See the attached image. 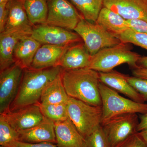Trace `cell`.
I'll return each mask as SVG.
<instances>
[{
  "label": "cell",
  "mask_w": 147,
  "mask_h": 147,
  "mask_svg": "<svg viewBox=\"0 0 147 147\" xmlns=\"http://www.w3.org/2000/svg\"><path fill=\"white\" fill-rule=\"evenodd\" d=\"M18 132L0 114V145L8 146L11 143L18 141Z\"/></svg>",
  "instance_id": "obj_26"
},
{
  "label": "cell",
  "mask_w": 147,
  "mask_h": 147,
  "mask_svg": "<svg viewBox=\"0 0 147 147\" xmlns=\"http://www.w3.org/2000/svg\"><path fill=\"white\" fill-rule=\"evenodd\" d=\"M10 0H0V3H8Z\"/></svg>",
  "instance_id": "obj_38"
},
{
  "label": "cell",
  "mask_w": 147,
  "mask_h": 147,
  "mask_svg": "<svg viewBox=\"0 0 147 147\" xmlns=\"http://www.w3.org/2000/svg\"><path fill=\"white\" fill-rule=\"evenodd\" d=\"M57 144L61 147H86L85 139L69 119L55 122Z\"/></svg>",
  "instance_id": "obj_17"
},
{
  "label": "cell",
  "mask_w": 147,
  "mask_h": 147,
  "mask_svg": "<svg viewBox=\"0 0 147 147\" xmlns=\"http://www.w3.org/2000/svg\"><path fill=\"white\" fill-rule=\"evenodd\" d=\"M92 57L84 43L74 44L66 51L59 66L65 70L87 68Z\"/></svg>",
  "instance_id": "obj_18"
},
{
  "label": "cell",
  "mask_w": 147,
  "mask_h": 147,
  "mask_svg": "<svg viewBox=\"0 0 147 147\" xmlns=\"http://www.w3.org/2000/svg\"><path fill=\"white\" fill-rule=\"evenodd\" d=\"M100 82L127 96L136 102L145 103L143 96L130 85L125 78V75L115 71L99 72Z\"/></svg>",
  "instance_id": "obj_16"
},
{
  "label": "cell",
  "mask_w": 147,
  "mask_h": 147,
  "mask_svg": "<svg viewBox=\"0 0 147 147\" xmlns=\"http://www.w3.org/2000/svg\"><path fill=\"white\" fill-rule=\"evenodd\" d=\"M125 78L134 89L143 96L145 101H147V79H141L126 75Z\"/></svg>",
  "instance_id": "obj_29"
},
{
  "label": "cell",
  "mask_w": 147,
  "mask_h": 147,
  "mask_svg": "<svg viewBox=\"0 0 147 147\" xmlns=\"http://www.w3.org/2000/svg\"><path fill=\"white\" fill-rule=\"evenodd\" d=\"M24 5L32 26L46 24L48 13L46 0H24Z\"/></svg>",
  "instance_id": "obj_23"
},
{
  "label": "cell",
  "mask_w": 147,
  "mask_h": 147,
  "mask_svg": "<svg viewBox=\"0 0 147 147\" xmlns=\"http://www.w3.org/2000/svg\"><path fill=\"white\" fill-rule=\"evenodd\" d=\"M138 65H139V66L147 68V56L141 57L138 61Z\"/></svg>",
  "instance_id": "obj_36"
},
{
  "label": "cell",
  "mask_w": 147,
  "mask_h": 147,
  "mask_svg": "<svg viewBox=\"0 0 147 147\" xmlns=\"http://www.w3.org/2000/svg\"><path fill=\"white\" fill-rule=\"evenodd\" d=\"M9 147H61L57 144L50 142H43V143H25L20 142V141H15L11 143L9 145Z\"/></svg>",
  "instance_id": "obj_31"
},
{
  "label": "cell",
  "mask_w": 147,
  "mask_h": 147,
  "mask_svg": "<svg viewBox=\"0 0 147 147\" xmlns=\"http://www.w3.org/2000/svg\"><path fill=\"white\" fill-rule=\"evenodd\" d=\"M127 21L130 28L147 34V22L141 20H131Z\"/></svg>",
  "instance_id": "obj_32"
},
{
  "label": "cell",
  "mask_w": 147,
  "mask_h": 147,
  "mask_svg": "<svg viewBox=\"0 0 147 147\" xmlns=\"http://www.w3.org/2000/svg\"><path fill=\"white\" fill-rule=\"evenodd\" d=\"M141 136L144 139L145 141L147 143V129L139 132Z\"/></svg>",
  "instance_id": "obj_37"
},
{
  "label": "cell",
  "mask_w": 147,
  "mask_h": 147,
  "mask_svg": "<svg viewBox=\"0 0 147 147\" xmlns=\"http://www.w3.org/2000/svg\"><path fill=\"white\" fill-rule=\"evenodd\" d=\"M70 46L41 45L37 51L30 68L40 69L59 66L63 56Z\"/></svg>",
  "instance_id": "obj_13"
},
{
  "label": "cell",
  "mask_w": 147,
  "mask_h": 147,
  "mask_svg": "<svg viewBox=\"0 0 147 147\" xmlns=\"http://www.w3.org/2000/svg\"><path fill=\"white\" fill-rule=\"evenodd\" d=\"M82 39L90 55L93 56L100 50L121 42L117 36L96 23L83 18L74 30Z\"/></svg>",
  "instance_id": "obj_6"
},
{
  "label": "cell",
  "mask_w": 147,
  "mask_h": 147,
  "mask_svg": "<svg viewBox=\"0 0 147 147\" xmlns=\"http://www.w3.org/2000/svg\"><path fill=\"white\" fill-rule=\"evenodd\" d=\"M75 8L81 12L85 20L95 23L101 9L104 0H69Z\"/></svg>",
  "instance_id": "obj_24"
},
{
  "label": "cell",
  "mask_w": 147,
  "mask_h": 147,
  "mask_svg": "<svg viewBox=\"0 0 147 147\" xmlns=\"http://www.w3.org/2000/svg\"><path fill=\"white\" fill-rule=\"evenodd\" d=\"M67 106L69 119L84 139L101 125L102 107L70 97Z\"/></svg>",
  "instance_id": "obj_5"
},
{
  "label": "cell",
  "mask_w": 147,
  "mask_h": 147,
  "mask_svg": "<svg viewBox=\"0 0 147 147\" xmlns=\"http://www.w3.org/2000/svg\"><path fill=\"white\" fill-rule=\"evenodd\" d=\"M24 69L16 63L1 71L0 114L7 113L18 93Z\"/></svg>",
  "instance_id": "obj_9"
},
{
  "label": "cell",
  "mask_w": 147,
  "mask_h": 147,
  "mask_svg": "<svg viewBox=\"0 0 147 147\" xmlns=\"http://www.w3.org/2000/svg\"><path fill=\"white\" fill-rule=\"evenodd\" d=\"M103 5L127 21L147 22V0H104Z\"/></svg>",
  "instance_id": "obj_12"
},
{
  "label": "cell",
  "mask_w": 147,
  "mask_h": 147,
  "mask_svg": "<svg viewBox=\"0 0 147 147\" xmlns=\"http://www.w3.org/2000/svg\"><path fill=\"white\" fill-rule=\"evenodd\" d=\"M18 132V141L20 142L31 144L50 142L57 144L55 122L45 117L37 125Z\"/></svg>",
  "instance_id": "obj_15"
},
{
  "label": "cell",
  "mask_w": 147,
  "mask_h": 147,
  "mask_svg": "<svg viewBox=\"0 0 147 147\" xmlns=\"http://www.w3.org/2000/svg\"><path fill=\"white\" fill-rule=\"evenodd\" d=\"M146 129H147V112L141 117L137 127V131L141 132Z\"/></svg>",
  "instance_id": "obj_35"
},
{
  "label": "cell",
  "mask_w": 147,
  "mask_h": 147,
  "mask_svg": "<svg viewBox=\"0 0 147 147\" xmlns=\"http://www.w3.org/2000/svg\"><path fill=\"white\" fill-rule=\"evenodd\" d=\"M115 147H147V143L137 132Z\"/></svg>",
  "instance_id": "obj_30"
},
{
  "label": "cell",
  "mask_w": 147,
  "mask_h": 147,
  "mask_svg": "<svg viewBox=\"0 0 147 147\" xmlns=\"http://www.w3.org/2000/svg\"><path fill=\"white\" fill-rule=\"evenodd\" d=\"M85 139L86 147H111L101 125Z\"/></svg>",
  "instance_id": "obj_28"
},
{
  "label": "cell",
  "mask_w": 147,
  "mask_h": 147,
  "mask_svg": "<svg viewBox=\"0 0 147 147\" xmlns=\"http://www.w3.org/2000/svg\"><path fill=\"white\" fill-rule=\"evenodd\" d=\"M63 71L60 66L42 69H24L18 93L9 111H15L39 102L45 87Z\"/></svg>",
  "instance_id": "obj_2"
},
{
  "label": "cell",
  "mask_w": 147,
  "mask_h": 147,
  "mask_svg": "<svg viewBox=\"0 0 147 147\" xmlns=\"http://www.w3.org/2000/svg\"><path fill=\"white\" fill-rule=\"evenodd\" d=\"M117 36L121 42L134 44L147 51L146 34L136 31L129 28Z\"/></svg>",
  "instance_id": "obj_27"
},
{
  "label": "cell",
  "mask_w": 147,
  "mask_h": 147,
  "mask_svg": "<svg viewBox=\"0 0 147 147\" xmlns=\"http://www.w3.org/2000/svg\"><path fill=\"white\" fill-rule=\"evenodd\" d=\"M139 121L137 114L114 117L101 124L111 147H115L138 132Z\"/></svg>",
  "instance_id": "obj_7"
},
{
  "label": "cell",
  "mask_w": 147,
  "mask_h": 147,
  "mask_svg": "<svg viewBox=\"0 0 147 147\" xmlns=\"http://www.w3.org/2000/svg\"><path fill=\"white\" fill-rule=\"evenodd\" d=\"M40 111L44 117L54 122L68 119L67 104H47L38 102Z\"/></svg>",
  "instance_id": "obj_25"
},
{
  "label": "cell",
  "mask_w": 147,
  "mask_h": 147,
  "mask_svg": "<svg viewBox=\"0 0 147 147\" xmlns=\"http://www.w3.org/2000/svg\"><path fill=\"white\" fill-rule=\"evenodd\" d=\"M132 74L133 76L137 78L147 79V68L138 66L133 69Z\"/></svg>",
  "instance_id": "obj_34"
},
{
  "label": "cell",
  "mask_w": 147,
  "mask_h": 147,
  "mask_svg": "<svg viewBox=\"0 0 147 147\" xmlns=\"http://www.w3.org/2000/svg\"><path fill=\"white\" fill-rule=\"evenodd\" d=\"M7 3H0V32L4 31L7 18L8 8Z\"/></svg>",
  "instance_id": "obj_33"
},
{
  "label": "cell",
  "mask_w": 147,
  "mask_h": 147,
  "mask_svg": "<svg viewBox=\"0 0 147 147\" xmlns=\"http://www.w3.org/2000/svg\"><path fill=\"white\" fill-rule=\"evenodd\" d=\"M95 23L116 36L130 28L127 20L104 6L101 9Z\"/></svg>",
  "instance_id": "obj_21"
},
{
  "label": "cell",
  "mask_w": 147,
  "mask_h": 147,
  "mask_svg": "<svg viewBox=\"0 0 147 147\" xmlns=\"http://www.w3.org/2000/svg\"><path fill=\"white\" fill-rule=\"evenodd\" d=\"M63 83L69 97L94 106H102L99 73L89 68L63 70Z\"/></svg>",
  "instance_id": "obj_1"
},
{
  "label": "cell",
  "mask_w": 147,
  "mask_h": 147,
  "mask_svg": "<svg viewBox=\"0 0 147 147\" xmlns=\"http://www.w3.org/2000/svg\"><path fill=\"white\" fill-rule=\"evenodd\" d=\"M30 34L24 31L3 32L0 34V70L15 63L13 53L18 41Z\"/></svg>",
  "instance_id": "obj_19"
},
{
  "label": "cell",
  "mask_w": 147,
  "mask_h": 147,
  "mask_svg": "<svg viewBox=\"0 0 147 147\" xmlns=\"http://www.w3.org/2000/svg\"><path fill=\"white\" fill-rule=\"evenodd\" d=\"M8 18L4 32L24 31L31 35L33 28L24 5V0H10L7 3Z\"/></svg>",
  "instance_id": "obj_14"
},
{
  "label": "cell",
  "mask_w": 147,
  "mask_h": 147,
  "mask_svg": "<svg viewBox=\"0 0 147 147\" xmlns=\"http://www.w3.org/2000/svg\"><path fill=\"white\" fill-rule=\"evenodd\" d=\"M13 129L19 131L32 128L45 118L37 103L2 114Z\"/></svg>",
  "instance_id": "obj_11"
},
{
  "label": "cell",
  "mask_w": 147,
  "mask_h": 147,
  "mask_svg": "<svg viewBox=\"0 0 147 147\" xmlns=\"http://www.w3.org/2000/svg\"><path fill=\"white\" fill-rule=\"evenodd\" d=\"M0 147H9L5 146H0Z\"/></svg>",
  "instance_id": "obj_39"
},
{
  "label": "cell",
  "mask_w": 147,
  "mask_h": 147,
  "mask_svg": "<svg viewBox=\"0 0 147 147\" xmlns=\"http://www.w3.org/2000/svg\"><path fill=\"white\" fill-rule=\"evenodd\" d=\"M31 36L41 44L71 45L82 40L76 32L47 24L38 25L33 28Z\"/></svg>",
  "instance_id": "obj_10"
},
{
  "label": "cell",
  "mask_w": 147,
  "mask_h": 147,
  "mask_svg": "<svg viewBox=\"0 0 147 147\" xmlns=\"http://www.w3.org/2000/svg\"><path fill=\"white\" fill-rule=\"evenodd\" d=\"M61 74L45 87L39 102L47 104H67L69 96L65 89Z\"/></svg>",
  "instance_id": "obj_22"
},
{
  "label": "cell",
  "mask_w": 147,
  "mask_h": 147,
  "mask_svg": "<svg viewBox=\"0 0 147 147\" xmlns=\"http://www.w3.org/2000/svg\"><path fill=\"white\" fill-rule=\"evenodd\" d=\"M41 45L31 35L24 37L18 41L14 49L15 63L23 69L30 68L37 51Z\"/></svg>",
  "instance_id": "obj_20"
},
{
  "label": "cell",
  "mask_w": 147,
  "mask_h": 147,
  "mask_svg": "<svg viewBox=\"0 0 147 147\" xmlns=\"http://www.w3.org/2000/svg\"><path fill=\"white\" fill-rule=\"evenodd\" d=\"M99 90L102 101L101 124L116 116L133 113L144 115L147 112V104L124 97L101 82Z\"/></svg>",
  "instance_id": "obj_4"
},
{
  "label": "cell",
  "mask_w": 147,
  "mask_h": 147,
  "mask_svg": "<svg viewBox=\"0 0 147 147\" xmlns=\"http://www.w3.org/2000/svg\"><path fill=\"white\" fill-rule=\"evenodd\" d=\"M141 56L132 51L130 43L121 42L106 47L92 56L88 68L98 72L112 71L116 67L127 63L132 68L137 67Z\"/></svg>",
  "instance_id": "obj_3"
},
{
  "label": "cell",
  "mask_w": 147,
  "mask_h": 147,
  "mask_svg": "<svg viewBox=\"0 0 147 147\" xmlns=\"http://www.w3.org/2000/svg\"><path fill=\"white\" fill-rule=\"evenodd\" d=\"M46 24L74 30L83 16L68 0H47Z\"/></svg>",
  "instance_id": "obj_8"
}]
</instances>
